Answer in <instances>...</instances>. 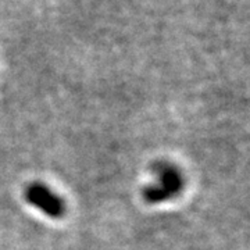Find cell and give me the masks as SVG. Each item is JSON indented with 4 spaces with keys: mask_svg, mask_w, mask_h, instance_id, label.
I'll return each instance as SVG.
<instances>
[{
    "mask_svg": "<svg viewBox=\"0 0 250 250\" xmlns=\"http://www.w3.org/2000/svg\"><path fill=\"white\" fill-rule=\"evenodd\" d=\"M154 182L143 189L142 196L149 205H157L178 196L185 187L182 172L170 163H157L153 167Z\"/></svg>",
    "mask_w": 250,
    "mask_h": 250,
    "instance_id": "cell-1",
    "label": "cell"
},
{
    "mask_svg": "<svg viewBox=\"0 0 250 250\" xmlns=\"http://www.w3.org/2000/svg\"><path fill=\"white\" fill-rule=\"evenodd\" d=\"M24 197L29 205L41 210L43 214L49 215L50 218H62L65 214V202L50 188L41 182L28 185L24 190Z\"/></svg>",
    "mask_w": 250,
    "mask_h": 250,
    "instance_id": "cell-2",
    "label": "cell"
}]
</instances>
